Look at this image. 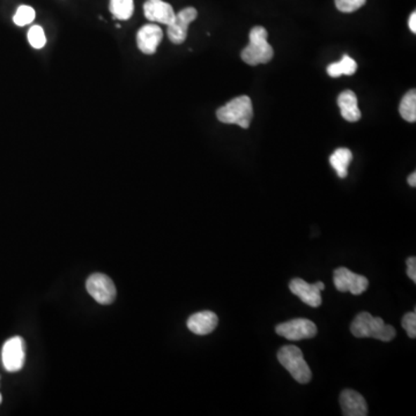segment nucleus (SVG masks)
Masks as SVG:
<instances>
[{"label":"nucleus","instance_id":"f257e3e1","mask_svg":"<svg viewBox=\"0 0 416 416\" xmlns=\"http://www.w3.org/2000/svg\"><path fill=\"white\" fill-rule=\"evenodd\" d=\"M355 338H374L381 342H392L397 332L394 326L387 325L379 317H372L369 312H361L355 317L351 325Z\"/></svg>","mask_w":416,"mask_h":416},{"label":"nucleus","instance_id":"f03ea898","mask_svg":"<svg viewBox=\"0 0 416 416\" xmlns=\"http://www.w3.org/2000/svg\"><path fill=\"white\" fill-rule=\"evenodd\" d=\"M250 42L242 51V59L247 65L266 64L273 58V48L267 42V32L264 27H254L250 32Z\"/></svg>","mask_w":416,"mask_h":416},{"label":"nucleus","instance_id":"7ed1b4c3","mask_svg":"<svg viewBox=\"0 0 416 416\" xmlns=\"http://www.w3.org/2000/svg\"><path fill=\"white\" fill-rule=\"evenodd\" d=\"M216 117L221 123L235 124L243 129H247L254 117V108L251 98L247 95H242L231 100L226 105L218 109Z\"/></svg>","mask_w":416,"mask_h":416},{"label":"nucleus","instance_id":"20e7f679","mask_svg":"<svg viewBox=\"0 0 416 416\" xmlns=\"http://www.w3.org/2000/svg\"><path fill=\"white\" fill-rule=\"evenodd\" d=\"M278 360L296 382H299V384H306L311 381V370L303 358L302 351L299 347L283 346L278 353Z\"/></svg>","mask_w":416,"mask_h":416},{"label":"nucleus","instance_id":"39448f33","mask_svg":"<svg viewBox=\"0 0 416 416\" xmlns=\"http://www.w3.org/2000/svg\"><path fill=\"white\" fill-rule=\"evenodd\" d=\"M275 332L282 338L299 342L304 339L315 338L317 334V326L309 319L296 318L292 319L290 322L279 324L275 327Z\"/></svg>","mask_w":416,"mask_h":416},{"label":"nucleus","instance_id":"423d86ee","mask_svg":"<svg viewBox=\"0 0 416 416\" xmlns=\"http://www.w3.org/2000/svg\"><path fill=\"white\" fill-rule=\"evenodd\" d=\"M88 293L100 304H110L116 299V287L110 278L102 273H95L86 282Z\"/></svg>","mask_w":416,"mask_h":416},{"label":"nucleus","instance_id":"0eeeda50","mask_svg":"<svg viewBox=\"0 0 416 416\" xmlns=\"http://www.w3.org/2000/svg\"><path fill=\"white\" fill-rule=\"evenodd\" d=\"M26 345L22 338L14 337L7 340L1 351V361L6 371L18 372L21 370L26 360Z\"/></svg>","mask_w":416,"mask_h":416},{"label":"nucleus","instance_id":"6e6552de","mask_svg":"<svg viewBox=\"0 0 416 416\" xmlns=\"http://www.w3.org/2000/svg\"><path fill=\"white\" fill-rule=\"evenodd\" d=\"M334 286L342 293H349L353 295H361L369 287V281L367 278L360 274L354 273L346 267H339L333 274Z\"/></svg>","mask_w":416,"mask_h":416},{"label":"nucleus","instance_id":"1a4fd4ad","mask_svg":"<svg viewBox=\"0 0 416 416\" xmlns=\"http://www.w3.org/2000/svg\"><path fill=\"white\" fill-rule=\"evenodd\" d=\"M198 17V12L193 7H186L176 14L173 22L168 26V37L174 44H182L188 37V30Z\"/></svg>","mask_w":416,"mask_h":416},{"label":"nucleus","instance_id":"9d476101","mask_svg":"<svg viewBox=\"0 0 416 416\" xmlns=\"http://www.w3.org/2000/svg\"><path fill=\"white\" fill-rule=\"evenodd\" d=\"M143 13L152 22L162 23L169 26L175 19V11L170 4L163 0H147L143 5Z\"/></svg>","mask_w":416,"mask_h":416},{"label":"nucleus","instance_id":"9b49d317","mask_svg":"<svg viewBox=\"0 0 416 416\" xmlns=\"http://www.w3.org/2000/svg\"><path fill=\"white\" fill-rule=\"evenodd\" d=\"M162 39L163 32L159 26L153 23L145 25L137 34L138 49L145 55H154Z\"/></svg>","mask_w":416,"mask_h":416},{"label":"nucleus","instance_id":"f8f14e48","mask_svg":"<svg viewBox=\"0 0 416 416\" xmlns=\"http://www.w3.org/2000/svg\"><path fill=\"white\" fill-rule=\"evenodd\" d=\"M290 290L294 295L299 296L302 302L312 308L322 306V295L316 283L306 282L302 279H294L290 281Z\"/></svg>","mask_w":416,"mask_h":416},{"label":"nucleus","instance_id":"ddd939ff","mask_svg":"<svg viewBox=\"0 0 416 416\" xmlns=\"http://www.w3.org/2000/svg\"><path fill=\"white\" fill-rule=\"evenodd\" d=\"M340 406H342V414L344 415H368L367 401L356 391H342V394H340Z\"/></svg>","mask_w":416,"mask_h":416},{"label":"nucleus","instance_id":"4468645a","mask_svg":"<svg viewBox=\"0 0 416 416\" xmlns=\"http://www.w3.org/2000/svg\"><path fill=\"white\" fill-rule=\"evenodd\" d=\"M219 324L218 316L214 312H197L188 319V329L198 335H207L216 329Z\"/></svg>","mask_w":416,"mask_h":416},{"label":"nucleus","instance_id":"2eb2a0df","mask_svg":"<svg viewBox=\"0 0 416 416\" xmlns=\"http://www.w3.org/2000/svg\"><path fill=\"white\" fill-rule=\"evenodd\" d=\"M338 105L342 111V117L346 121L355 123L360 121L361 111L358 109V101L354 91H345L339 95Z\"/></svg>","mask_w":416,"mask_h":416},{"label":"nucleus","instance_id":"dca6fc26","mask_svg":"<svg viewBox=\"0 0 416 416\" xmlns=\"http://www.w3.org/2000/svg\"><path fill=\"white\" fill-rule=\"evenodd\" d=\"M353 160V154L348 148H338L330 156V163L340 178H346L348 176V167Z\"/></svg>","mask_w":416,"mask_h":416},{"label":"nucleus","instance_id":"f3484780","mask_svg":"<svg viewBox=\"0 0 416 416\" xmlns=\"http://www.w3.org/2000/svg\"><path fill=\"white\" fill-rule=\"evenodd\" d=\"M356 71L358 64L347 55L344 56L340 62L333 63L327 66V73L332 78H339L340 75H353Z\"/></svg>","mask_w":416,"mask_h":416},{"label":"nucleus","instance_id":"a211bd4d","mask_svg":"<svg viewBox=\"0 0 416 416\" xmlns=\"http://www.w3.org/2000/svg\"><path fill=\"white\" fill-rule=\"evenodd\" d=\"M109 10L115 19L126 21L134 15V0H110Z\"/></svg>","mask_w":416,"mask_h":416},{"label":"nucleus","instance_id":"6ab92c4d","mask_svg":"<svg viewBox=\"0 0 416 416\" xmlns=\"http://www.w3.org/2000/svg\"><path fill=\"white\" fill-rule=\"evenodd\" d=\"M400 116L405 121L414 123L416 121V91L415 89L408 91L400 103Z\"/></svg>","mask_w":416,"mask_h":416},{"label":"nucleus","instance_id":"aec40b11","mask_svg":"<svg viewBox=\"0 0 416 416\" xmlns=\"http://www.w3.org/2000/svg\"><path fill=\"white\" fill-rule=\"evenodd\" d=\"M35 10L28 5H21L14 14L13 21L17 26L23 27L30 25L35 20Z\"/></svg>","mask_w":416,"mask_h":416},{"label":"nucleus","instance_id":"412c9836","mask_svg":"<svg viewBox=\"0 0 416 416\" xmlns=\"http://www.w3.org/2000/svg\"><path fill=\"white\" fill-rule=\"evenodd\" d=\"M28 42L34 49H42L46 44V34L41 26L30 27L28 30Z\"/></svg>","mask_w":416,"mask_h":416},{"label":"nucleus","instance_id":"4be33fe9","mask_svg":"<svg viewBox=\"0 0 416 416\" xmlns=\"http://www.w3.org/2000/svg\"><path fill=\"white\" fill-rule=\"evenodd\" d=\"M367 3V0H335V6L342 13H353L361 8Z\"/></svg>","mask_w":416,"mask_h":416},{"label":"nucleus","instance_id":"5701e85b","mask_svg":"<svg viewBox=\"0 0 416 416\" xmlns=\"http://www.w3.org/2000/svg\"><path fill=\"white\" fill-rule=\"evenodd\" d=\"M401 325H403L405 331L407 332L408 337L412 339H415L416 337V313L415 311L408 312L403 316V320H401Z\"/></svg>","mask_w":416,"mask_h":416},{"label":"nucleus","instance_id":"b1692460","mask_svg":"<svg viewBox=\"0 0 416 416\" xmlns=\"http://www.w3.org/2000/svg\"><path fill=\"white\" fill-rule=\"evenodd\" d=\"M407 274L410 279L416 282V258L410 257L407 259Z\"/></svg>","mask_w":416,"mask_h":416},{"label":"nucleus","instance_id":"393cba45","mask_svg":"<svg viewBox=\"0 0 416 416\" xmlns=\"http://www.w3.org/2000/svg\"><path fill=\"white\" fill-rule=\"evenodd\" d=\"M408 26H410V30H412V33H416V13L413 12L412 15L410 17V21H408Z\"/></svg>","mask_w":416,"mask_h":416},{"label":"nucleus","instance_id":"a878e982","mask_svg":"<svg viewBox=\"0 0 416 416\" xmlns=\"http://www.w3.org/2000/svg\"><path fill=\"white\" fill-rule=\"evenodd\" d=\"M408 184H410V186H413V188H415V186H416V173H415V171H414V173H412V175H410V177H408Z\"/></svg>","mask_w":416,"mask_h":416},{"label":"nucleus","instance_id":"bb28decb","mask_svg":"<svg viewBox=\"0 0 416 416\" xmlns=\"http://www.w3.org/2000/svg\"><path fill=\"white\" fill-rule=\"evenodd\" d=\"M1 400H3V397H1V394H0V403H1Z\"/></svg>","mask_w":416,"mask_h":416}]
</instances>
